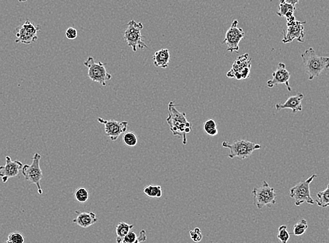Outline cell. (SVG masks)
Listing matches in <instances>:
<instances>
[{
  "instance_id": "obj_1",
  "label": "cell",
  "mask_w": 329,
  "mask_h": 243,
  "mask_svg": "<svg viewBox=\"0 0 329 243\" xmlns=\"http://www.w3.org/2000/svg\"><path fill=\"white\" fill-rule=\"evenodd\" d=\"M177 104L171 101L168 104V117L166 119L173 135L182 138L183 145L187 144L186 135L191 131L192 124L186 119V113L180 112L176 108Z\"/></svg>"
},
{
  "instance_id": "obj_2",
  "label": "cell",
  "mask_w": 329,
  "mask_h": 243,
  "mask_svg": "<svg viewBox=\"0 0 329 243\" xmlns=\"http://www.w3.org/2000/svg\"><path fill=\"white\" fill-rule=\"evenodd\" d=\"M301 56L310 81L318 78L322 73L329 68V58L318 56L313 48L307 49Z\"/></svg>"
},
{
  "instance_id": "obj_3",
  "label": "cell",
  "mask_w": 329,
  "mask_h": 243,
  "mask_svg": "<svg viewBox=\"0 0 329 243\" xmlns=\"http://www.w3.org/2000/svg\"><path fill=\"white\" fill-rule=\"evenodd\" d=\"M222 147L224 148L229 149L230 159H239L240 160H245L249 158L252 155L254 151L261 149V145L259 144L253 143L246 140H236L234 143H229L224 141Z\"/></svg>"
},
{
  "instance_id": "obj_4",
  "label": "cell",
  "mask_w": 329,
  "mask_h": 243,
  "mask_svg": "<svg viewBox=\"0 0 329 243\" xmlns=\"http://www.w3.org/2000/svg\"><path fill=\"white\" fill-rule=\"evenodd\" d=\"M143 27L142 23H137L134 20H130L127 25L126 31L124 32V39L133 52L136 53L139 49L142 50L148 48L144 42V37L142 35Z\"/></svg>"
},
{
  "instance_id": "obj_5",
  "label": "cell",
  "mask_w": 329,
  "mask_h": 243,
  "mask_svg": "<svg viewBox=\"0 0 329 243\" xmlns=\"http://www.w3.org/2000/svg\"><path fill=\"white\" fill-rule=\"evenodd\" d=\"M42 156L40 154L35 153L32 157L31 164H24L22 168V174L25 180L35 184L39 195H42L43 190L40 182L43 178V172L40 167V161Z\"/></svg>"
},
{
  "instance_id": "obj_6",
  "label": "cell",
  "mask_w": 329,
  "mask_h": 243,
  "mask_svg": "<svg viewBox=\"0 0 329 243\" xmlns=\"http://www.w3.org/2000/svg\"><path fill=\"white\" fill-rule=\"evenodd\" d=\"M318 177L316 174H313L306 181H301L299 184L291 188L289 191V196L294 199L295 205L299 206L304 203L310 205H314L315 201L312 198L310 193V185L315 177Z\"/></svg>"
},
{
  "instance_id": "obj_7",
  "label": "cell",
  "mask_w": 329,
  "mask_h": 243,
  "mask_svg": "<svg viewBox=\"0 0 329 243\" xmlns=\"http://www.w3.org/2000/svg\"><path fill=\"white\" fill-rule=\"evenodd\" d=\"M252 194L253 204L259 210L263 207L275 204L277 194L275 189L270 186L266 181H263V185L253 188Z\"/></svg>"
},
{
  "instance_id": "obj_8",
  "label": "cell",
  "mask_w": 329,
  "mask_h": 243,
  "mask_svg": "<svg viewBox=\"0 0 329 243\" xmlns=\"http://www.w3.org/2000/svg\"><path fill=\"white\" fill-rule=\"evenodd\" d=\"M83 65L88 68V78L102 86H106L107 81H110L112 78L111 74L108 73L106 69L105 65L101 62L96 63L92 56H89L83 62Z\"/></svg>"
},
{
  "instance_id": "obj_9",
  "label": "cell",
  "mask_w": 329,
  "mask_h": 243,
  "mask_svg": "<svg viewBox=\"0 0 329 243\" xmlns=\"http://www.w3.org/2000/svg\"><path fill=\"white\" fill-rule=\"evenodd\" d=\"M41 31V27L38 25L31 23L27 20L22 25L16 28L15 43L24 44H31L36 42L38 39V34Z\"/></svg>"
},
{
  "instance_id": "obj_10",
  "label": "cell",
  "mask_w": 329,
  "mask_h": 243,
  "mask_svg": "<svg viewBox=\"0 0 329 243\" xmlns=\"http://www.w3.org/2000/svg\"><path fill=\"white\" fill-rule=\"evenodd\" d=\"M251 58L246 54L240 56L235 61L232 68L227 73L229 78H236L238 80H247L249 78L251 70Z\"/></svg>"
},
{
  "instance_id": "obj_11",
  "label": "cell",
  "mask_w": 329,
  "mask_h": 243,
  "mask_svg": "<svg viewBox=\"0 0 329 243\" xmlns=\"http://www.w3.org/2000/svg\"><path fill=\"white\" fill-rule=\"evenodd\" d=\"M245 31L241 27H238V20H234L231 27L226 33L225 39L223 44L227 46V51L231 53L239 51L240 42L244 38Z\"/></svg>"
},
{
  "instance_id": "obj_12",
  "label": "cell",
  "mask_w": 329,
  "mask_h": 243,
  "mask_svg": "<svg viewBox=\"0 0 329 243\" xmlns=\"http://www.w3.org/2000/svg\"><path fill=\"white\" fill-rule=\"evenodd\" d=\"M97 121L104 126V132L111 141H116L120 135L126 133L128 129V121H118L116 120H106L97 118Z\"/></svg>"
},
{
  "instance_id": "obj_13",
  "label": "cell",
  "mask_w": 329,
  "mask_h": 243,
  "mask_svg": "<svg viewBox=\"0 0 329 243\" xmlns=\"http://www.w3.org/2000/svg\"><path fill=\"white\" fill-rule=\"evenodd\" d=\"M306 21H298L295 20L291 22H287V31H284V38L282 39V42L284 44L291 43L294 39H296L299 42H305V32L304 25Z\"/></svg>"
},
{
  "instance_id": "obj_14",
  "label": "cell",
  "mask_w": 329,
  "mask_h": 243,
  "mask_svg": "<svg viewBox=\"0 0 329 243\" xmlns=\"http://www.w3.org/2000/svg\"><path fill=\"white\" fill-rule=\"evenodd\" d=\"M272 80H269L267 81V85L268 88H272L275 85L279 84H284L287 87L288 91H291L289 80L291 78V74L286 68V65L283 63H279L277 64V69L272 73Z\"/></svg>"
},
{
  "instance_id": "obj_15",
  "label": "cell",
  "mask_w": 329,
  "mask_h": 243,
  "mask_svg": "<svg viewBox=\"0 0 329 243\" xmlns=\"http://www.w3.org/2000/svg\"><path fill=\"white\" fill-rule=\"evenodd\" d=\"M4 165L0 166V177L3 183L7 182L10 178L15 177L23 168V163L19 161H12L8 156L5 157Z\"/></svg>"
},
{
  "instance_id": "obj_16",
  "label": "cell",
  "mask_w": 329,
  "mask_h": 243,
  "mask_svg": "<svg viewBox=\"0 0 329 243\" xmlns=\"http://www.w3.org/2000/svg\"><path fill=\"white\" fill-rule=\"evenodd\" d=\"M304 98L303 93H298L297 95L291 96L284 103H277L275 108L277 111L282 109H290L293 113L301 112L303 110L302 100Z\"/></svg>"
},
{
  "instance_id": "obj_17",
  "label": "cell",
  "mask_w": 329,
  "mask_h": 243,
  "mask_svg": "<svg viewBox=\"0 0 329 243\" xmlns=\"http://www.w3.org/2000/svg\"><path fill=\"white\" fill-rule=\"evenodd\" d=\"M77 217L74 219L73 223L77 224L82 228H88L91 227L98 221V218L94 212H85L76 211Z\"/></svg>"
},
{
  "instance_id": "obj_18",
  "label": "cell",
  "mask_w": 329,
  "mask_h": 243,
  "mask_svg": "<svg viewBox=\"0 0 329 243\" xmlns=\"http://www.w3.org/2000/svg\"><path fill=\"white\" fill-rule=\"evenodd\" d=\"M154 66L157 68L165 69L169 66L170 61V53L167 49H162L156 51L153 57Z\"/></svg>"
},
{
  "instance_id": "obj_19",
  "label": "cell",
  "mask_w": 329,
  "mask_h": 243,
  "mask_svg": "<svg viewBox=\"0 0 329 243\" xmlns=\"http://www.w3.org/2000/svg\"><path fill=\"white\" fill-rule=\"evenodd\" d=\"M295 11H296V6L289 4L284 0L279 1V11L277 12V16H284L287 19L294 16Z\"/></svg>"
},
{
  "instance_id": "obj_20",
  "label": "cell",
  "mask_w": 329,
  "mask_h": 243,
  "mask_svg": "<svg viewBox=\"0 0 329 243\" xmlns=\"http://www.w3.org/2000/svg\"><path fill=\"white\" fill-rule=\"evenodd\" d=\"M143 191L146 196L152 198H160L163 196L162 188L159 185L151 184L145 186Z\"/></svg>"
},
{
  "instance_id": "obj_21",
  "label": "cell",
  "mask_w": 329,
  "mask_h": 243,
  "mask_svg": "<svg viewBox=\"0 0 329 243\" xmlns=\"http://www.w3.org/2000/svg\"><path fill=\"white\" fill-rule=\"evenodd\" d=\"M316 203L318 206L326 208L329 206V184L327 189L317 194Z\"/></svg>"
},
{
  "instance_id": "obj_22",
  "label": "cell",
  "mask_w": 329,
  "mask_h": 243,
  "mask_svg": "<svg viewBox=\"0 0 329 243\" xmlns=\"http://www.w3.org/2000/svg\"><path fill=\"white\" fill-rule=\"evenodd\" d=\"M203 130L207 135L212 137H215L218 135V129H217V124L215 121L212 119H207L203 124Z\"/></svg>"
},
{
  "instance_id": "obj_23",
  "label": "cell",
  "mask_w": 329,
  "mask_h": 243,
  "mask_svg": "<svg viewBox=\"0 0 329 243\" xmlns=\"http://www.w3.org/2000/svg\"><path fill=\"white\" fill-rule=\"evenodd\" d=\"M133 227H134L133 224H128L124 222H120L116 225V236H117V237L122 238L123 239L128 234V233L132 230Z\"/></svg>"
},
{
  "instance_id": "obj_24",
  "label": "cell",
  "mask_w": 329,
  "mask_h": 243,
  "mask_svg": "<svg viewBox=\"0 0 329 243\" xmlns=\"http://www.w3.org/2000/svg\"><path fill=\"white\" fill-rule=\"evenodd\" d=\"M75 198L79 203H85L88 201L89 198V192L88 190L83 186H80L75 191Z\"/></svg>"
},
{
  "instance_id": "obj_25",
  "label": "cell",
  "mask_w": 329,
  "mask_h": 243,
  "mask_svg": "<svg viewBox=\"0 0 329 243\" xmlns=\"http://www.w3.org/2000/svg\"><path fill=\"white\" fill-rule=\"evenodd\" d=\"M308 229V222L306 220H301L297 222L293 228V234L296 236H301L306 233Z\"/></svg>"
},
{
  "instance_id": "obj_26",
  "label": "cell",
  "mask_w": 329,
  "mask_h": 243,
  "mask_svg": "<svg viewBox=\"0 0 329 243\" xmlns=\"http://www.w3.org/2000/svg\"><path fill=\"white\" fill-rule=\"evenodd\" d=\"M123 141L127 146L133 147L138 145V137L133 132H128L123 135Z\"/></svg>"
},
{
  "instance_id": "obj_27",
  "label": "cell",
  "mask_w": 329,
  "mask_h": 243,
  "mask_svg": "<svg viewBox=\"0 0 329 243\" xmlns=\"http://www.w3.org/2000/svg\"><path fill=\"white\" fill-rule=\"evenodd\" d=\"M277 239L282 243H287L290 239V234L288 232L286 225L280 226L277 230Z\"/></svg>"
},
{
  "instance_id": "obj_28",
  "label": "cell",
  "mask_w": 329,
  "mask_h": 243,
  "mask_svg": "<svg viewBox=\"0 0 329 243\" xmlns=\"http://www.w3.org/2000/svg\"><path fill=\"white\" fill-rule=\"evenodd\" d=\"M25 242V237L19 232H13L8 236L6 243H23Z\"/></svg>"
},
{
  "instance_id": "obj_29",
  "label": "cell",
  "mask_w": 329,
  "mask_h": 243,
  "mask_svg": "<svg viewBox=\"0 0 329 243\" xmlns=\"http://www.w3.org/2000/svg\"><path fill=\"white\" fill-rule=\"evenodd\" d=\"M189 234L193 242L199 243L203 240V234L199 228L196 227L193 230L190 231Z\"/></svg>"
},
{
  "instance_id": "obj_30",
  "label": "cell",
  "mask_w": 329,
  "mask_h": 243,
  "mask_svg": "<svg viewBox=\"0 0 329 243\" xmlns=\"http://www.w3.org/2000/svg\"><path fill=\"white\" fill-rule=\"evenodd\" d=\"M138 236L133 231H130L123 239L122 243H136Z\"/></svg>"
},
{
  "instance_id": "obj_31",
  "label": "cell",
  "mask_w": 329,
  "mask_h": 243,
  "mask_svg": "<svg viewBox=\"0 0 329 243\" xmlns=\"http://www.w3.org/2000/svg\"><path fill=\"white\" fill-rule=\"evenodd\" d=\"M65 36L70 40H74L78 36V32H77V29L74 28L73 27H70L67 29L66 32H65Z\"/></svg>"
},
{
  "instance_id": "obj_32",
  "label": "cell",
  "mask_w": 329,
  "mask_h": 243,
  "mask_svg": "<svg viewBox=\"0 0 329 243\" xmlns=\"http://www.w3.org/2000/svg\"><path fill=\"white\" fill-rule=\"evenodd\" d=\"M146 241H147V233L145 230H142L140 233V236H138L136 243L145 242Z\"/></svg>"
},
{
  "instance_id": "obj_33",
  "label": "cell",
  "mask_w": 329,
  "mask_h": 243,
  "mask_svg": "<svg viewBox=\"0 0 329 243\" xmlns=\"http://www.w3.org/2000/svg\"><path fill=\"white\" fill-rule=\"evenodd\" d=\"M284 1H287L289 4L294 5V6H296V4L299 2V0H284Z\"/></svg>"
},
{
  "instance_id": "obj_34",
  "label": "cell",
  "mask_w": 329,
  "mask_h": 243,
  "mask_svg": "<svg viewBox=\"0 0 329 243\" xmlns=\"http://www.w3.org/2000/svg\"><path fill=\"white\" fill-rule=\"evenodd\" d=\"M27 0H18V1L19 2H25V1H27Z\"/></svg>"
},
{
  "instance_id": "obj_35",
  "label": "cell",
  "mask_w": 329,
  "mask_h": 243,
  "mask_svg": "<svg viewBox=\"0 0 329 243\" xmlns=\"http://www.w3.org/2000/svg\"></svg>"
}]
</instances>
